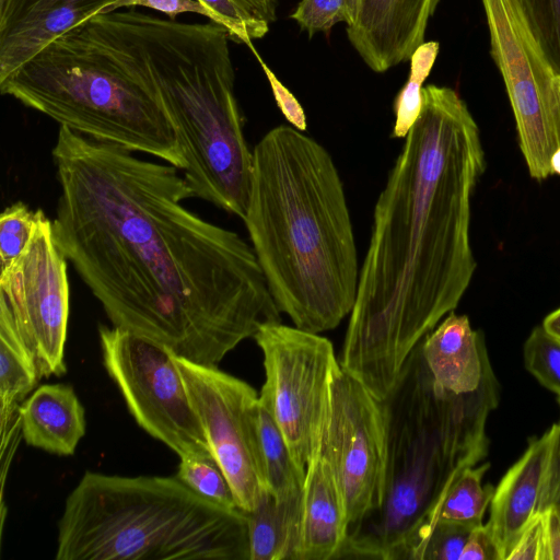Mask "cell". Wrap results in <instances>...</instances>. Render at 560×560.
<instances>
[{"label": "cell", "mask_w": 560, "mask_h": 560, "mask_svg": "<svg viewBox=\"0 0 560 560\" xmlns=\"http://www.w3.org/2000/svg\"><path fill=\"white\" fill-rule=\"evenodd\" d=\"M56 244L113 326L218 366L281 322L252 245L182 202L179 168L60 126Z\"/></svg>", "instance_id": "cell-1"}, {"label": "cell", "mask_w": 560, "mask_h": 560, "mask_svg": "<svg viewBox=\"0 0 560 560\" xmlns=\"http://www.w3.org/2000/svg\"><path fill=\"white\" fill-rule=\"evenodd\" d=\"M404 139L375 202L338 359L381 400L470 284V202L486 167L478 125L451 88L422 89L420 114Z\"/></svg>", "instance_id": "cell-2"}, {"label": "cell", "mask_w": 560, "mask_h": 560, "mask_svg": "<svg viewBox=\"0 0 560 560\" xmlns=\"http://www.w3.org/2000/svg\"><path fill=\"white\" fill-rule=\"evenodd\" d=\"M270 294L293 326L320 334L355 302L360 269L339 171L324 145L291 125L253 149L243 218Z\"/></svg>", "instance_id": "cell-3"}, {"label": "cell", "mask_w": 560, "mask_h": 560, "mask_svg": "<svg viewBox=\"0 0 560 560\" xmlns=\"http://www.w3.org/2000/svg\"><path fill=\"white\" fill-rule=\"evenodd\" d=\"M499 399L489 361L475 392L458 395L436 385L420 341L383 399L388 439L383 505L349 529L339 559L417 560L452 485L488 454L486 422Z\"/></svg>", "instance_id": "cell-4"}, {"label": "cell", "mask_w": 560, "mask_h": 560, "mask_svg": "<svg viewBox=\"0 0 560 560\" xmlns=\"http://www.w3.org/2000/svg\"><path fill=\"white\" fill-rule=\"evenodd\" d=\"M0 92L78 133L185 168L175 127L117 10L49 42L0 80Z\"/></svg>", "instance_id": "cell-5"}, {"label": "cell", "mask_w": 560, "mask_h": 560, "mask_svg": "<svg viewBox=\"0 0 560 560\" xmlns=\"http://www.w3.org/2000/svg\"><path fill=\"white\" fill-rule=\"evenodd\" d=\"M175 127L192 197L244 218L253 150L244 133L229 32L212 21L183 23L118 11Z\"/></svg>", "instance_id": "cell-6"}, {"label": "cell", "mask_w": 560, "mask_h": 560, "mask_svg": "<svg viewBox=\"0 0 560 560\" xmlns=\"http://www.w3.org/2000/svg\"><path fill=\"white\" fill-rule=\"evenodd\" d=\"M57 560H249L247 522L176 476L86 471L58 521Z\"/></svg>", "instance_id": "cell-7"}, {"label": "cell", "mask_w": 560, "mask_h": 560, "mask_svg": "<svg viewBox=\"0 0 560 560\" xmlns=\"http://www.w3.org/2000/svg\"><path fill=\"white\" fill-rule=\"evenodd\" d=\"M253 338L262 352L265 371L258 400L305 476L323 439L330 383L340 365L334 346L319 334L281 322L262 325Z\"/></svg>", "instance_id": "cell-8"}, {"label": "cell", "mask_w": 560, "mask_h": 560, "mask_svg": "<svg viewBox=\"0 0 560 560\" xmlns=\"http://www.w3.org/2000/svg\"><path fill=\"white\" fill-rule=\"evenodd\" d=\"M490 54L501 73L530 176L552 175L560 148V74L542 49L520 0H481Z\"/></svg>", "instance_id": "cell-9"}, {"label": "cell", "mask_w": 560, "mask_h": 560, "mask_svg": "<svg viewBox=\"0 0 560 560\" xmlns=\"http://www.w3.org/2000/svg\"><path fill=\"white\" fill-rule=\"evenodd\" d=\"M98 336L105 369L136 422L179 457L213 458L174 353L116 326L101 325Z\"/></svg>", "instance_id": "cell-10"}, {"label": "cell", "mask_w": 560, "mask_h": 560, "mask_svg": "<svg viewBox=\"0 0 560 560\" xmlns=\"http://www.w3.org/2000/svg\"><path fill=\"white\" fill-rule=\"evenodd\" d=\"M322 452L339 487L349 532L383 505L388 439L383 400L340 365L330 383Z\"/></svg>", "instance_id": "cell-11"}, {"label": "cell", "mask_w": 560, "mask_h": 560, "mask_svg": "<svg viewBox=\"0 0 560 560\" xmlns=\"http://www.w3.org/2000/svg\"><path fill=\"white\" fill-rule=\"evenodd\" d=\"M69 299L67 258L44 217L26 249L0 272V306L33 352L40 377L66 373Z\"/></svg>", "instance_id": "cell-12"}, {"label": "cell", "mask_w": 560, "mask_h": 560, "mask_svg": "<svg viewBox=\"0 0 560 560\" xmlns=\"http://www.w3.org/2000/svg\"><path fill=\"white\" fill-rule=\"evenodd\" d=\"M212 457L226 477L237 508L254 510L267 492L259 465L254 412L257 392L218 369L174 354Z\"/></svg>", "instance_id": "cell-13"}, {"label": "cell", "mask_w": 560, "mask_h": 560, "mask_svg": "<svg viewBox=\"0 0 560 560\" xmlns=\"http://www.w3.org/2000/svg\"><path fill=\"white\" fill-rule=\"evenodd\" d=\"M558 423L542 435L530 438L523 455L505 472L494 489L488 527L501 560H506L520 536L542 512Z\"/></svg>", "instance_id": "cell-14"}, {"label": "cell", "mask_w": 560, "mask_h": 560, "mask_svg": "<svg viewBox=\"0 0 560 560\" xmlns=\"http://www.w3.org/2000/svg\"><path fill=\"white\" fill-rule=\"evenodd\" d=\"M119 0H0V80Z\"/></svg>", "instance_id": "cell-15"}, {"label": "cell", "mask_w": 560, "mask_h": 560, "mask_svg": "<svg viewBox=\"0 0 560 560\" xmlns=\"http://www.w3.org/2000/svg\"><path fill=\"white\" fill-rule=\"evenodd\" d=\"M440 0H363L347 36L363 62L383 73L410 59L424 43Z\"/></svg>", "instance_id": "cell-16"}, {"label": "cell", "mask_w": 560, "mask_h": 560, "mask_svg": "<svg viewBox=\"0 0 560 560\" xmlns=\"http://www.w3.org/2000/svg\"><path fill=\"white\" fill-rule=\"evenodd\" d=\"M347 538L342 497L320 442L306 468L294 560L339 559Z\"/></svg>", "instance_id": "cell-17"}, {"label": "cell", "mask_w": 560, "mask_h": 560, "mask_svg": "<svg viewBox=\"0 0 560 560\" xmlns=\"http://www.w3.org/2000/svg\"><path fill=\"white\" fill-rule=\"evenodd\" d=\"M421 351L440 387L459 395L480 386L489 359L482 332L471 328L466 315L447 314L421 340Z\"/></svg>", "instance_id": "cell-18"}, {"label": "cell", "mask_w": 560, "mask_h": 560, "mask_svg": "<svg viewBox=\"0 0 560 560\" xmlns=\"http://www.w3.org/2000/svg\"><path fill=\"white\" fill-rule=\"evenodd\" d=\"M24 441L48 453L72 455L85 433V411L69 385L37 387L19 407Z\"/></svg>", "instance_id": "cell-19"}, {"label": "cell", "mask_w": 560, "mask_h": 560, "mask_svg": "<svg viewBox=\"0 0 560 560\" xmlns=\"http://www.w3.org/2000/svg\"><path fill=\"white\" fill-rule=\"evenodd\" d=\"M40 378L33 352L20 335L10 313L0 306V422L1 440L19 423V402Z\"/></svg>", "instance_id": "cell-20"}, {"label": "cell", "mask_w": 560, "mask_h": 560, "mask_svg": "<svg viewBox=\"0 0 560 560\" xmlns=\"http://www.w3.org/2000/svg\"><path fill=\"white\" fill-rule=\"evenodd\" d=\"M301 502H277L266 493L258 505L244 512L249 560H294L300 535Z\"/></svg>", "instance_id": "cell-21"}, {"label": "cell", "mask_w": 560, "mask_h": 560, "mask_svg": "<svg viewBox=\"0 0 560 560\" xmlns=\"http://www.w3.org/2000/svg\"><path fill=\"white\" fill-rule=\"evenodd\" d=\"M259 465L264 486L277 502L302 499L304 479L282 432L259 400L254 412Z\"/></svg>", "instance_id": "cell-22"}, {"label": "cell", "mask_w": 560, "mask_h": 560, "mask_svg": "<svg viewBox=\"0 0 560 560\" xmlns=\"http://www.w3.org/2000/svg\"><path fill=\"white\" fill-rule=\"evenodd\" d=\"M490 464L466 468L447 491L436 516V522L479 526L494 494V487L482 485Z\"/></svg>", "instance_id": "cell-23"}, {"label": "cell", "mask_w": 560, "mask_h": 560, "mask_svg": "<svg viewBox=\"0 0 560 560\" xmlns=\"http://www.w3.org/2000/svg\"><path fill=\"white\" fill-rule=\"evenodd\" d=\"M439 48L438 42H424L410 57L408 81L394 102L395 122L392 138H405L417 120L422 106V84L433 68Z\"/></svg>", "instance_id": "cell-24"}, {"label": "cell", "mask_w": 560, "mask_h": 560, "mask_svg": "<svg viewBox=\"0 0 560 560\" xmlns=\"http://www.w3.org/2000/svg\"><path fill=\"white\" fill-rule=\"evenodd\" d=\"M44 217L46 214L42 209L32 210L21 201L2 211L0 217L1 271L8 269L26 249Z\"/></svg>", "instance_id": "cell-25"}, {"label": "cell", "mask_w": 560, "mask_h": 560, "mask_svg": "<svg viewBox=\"0 0 560 560\" xmlns=\"http://www.w3.org/2000/svg\"><path fill=\"white\" fill-rule=\"evenodd\" d=\"M176 477L201 497L229 509H238L232 488L211 457L184 456Z\"/></svg>", "instance_id": "cell-26"}, {"label": "cell", "mask_w": 560, "mask_h": 560, "mask_svg": "<svg viewBox=\"0 0 560 560\" xmlns=\"http://www.w3.org/2000/svg\"><path fill=\"white\" fill-rule=\"evenodd\" d=\"M525 369L547 389L560 397V341L544 327H535L523 348Z\"/></svg>", "instance_id": "cell-27"}, {"label": "cell", "mask_w": 560, "mask_h": 560, "mask_svg": "<svg viewBox=\"0 0 560 560\" xmlns=\"http://www.w3.org/2000/svg\"><path fill=\"white\" fill-rule=\"evenodd\" d=\"M528 22L560 74V0H520Z\"/></svg>", "instance_id": "cell-28"}, {"label": "cell", "mask_w": 560, "mask_h": 560, "mask_svg": "<svg viewBox=\"0 0 560 560\" xmlns=\"http://www.w3.org/2000/svg\"><path fill=\"white\" fill-rule=\"evenodd\" d=\"M302 31L312 37L316 33H329L337 23L351 24L346 0H301L291 14Z\"/></svg>", "instance_id": "cell-29"}, {"label": "cell", "mask_w": 560, "mask_h": 560, "mask_svg": "<svg viewBox=\"0 0 560 560\" xmlns=\"http://www.w3.org/2000/svg\"><path fill=\"white\" fill-rule=\"evenodd\" d=\"M210 9L229 32L230 39L249 46L262 38L269 31V24L257 21L240 9L232 0H198Z\"/></svg>", "instance_id": "cell-30"}, {"label": "cell", "mask_w": 560, "mask_h": 560, "mask_svg": "<svg viewBox=\"0 0 560 560\" xmlns=\"http://www.w3.org/2000/svg\"><path fill=\"white\" fill-rule=\"evenodd\" d=\"M475 527L439 521L420 548L417 560H459Z\"/></svg>", "instance_id": "cell-31"}, {"label": "cell", "mask_w": 560, "mask_h": 560, "mask_svg": "<svg viewBox=\"0 0 560 560\" xmlns=\"http://www.w3.org/2000/svg\"><path fill=\"white\" fill-rule=\"evenodd\" d=\"M133 7H143L156 10L167 15L170 20H176V18L182 13H196L220 24L218 16L198 0H119L117 3L112 5L107 12L116 11L121 8Z\"/></svg>", "instance_id": "cell-32"}, {"label": "cell", "mask_w": 560, "mask_h": 560, "mask_svg": "<svg viewBox=\"0 0 560 560\" xmlns=\"http://www.w3.org/2000/svg\"><path fill=\"white\" fill-rule=\"evenodd\" d=\"M268 79L278 108L291 126L301 131L306 130V116L296 97L278 80L270 68L258 57Z\"/></svg>", "instance_id": "cell-33"}, {"label": "cell", "mask_w": 560, "mask_h": 560, "mask_svg": "<svg viewBox=\"0 0 560 560\" xmlns=\"http://www.w3.org/2000/svg\"><path fill=\"white\" fill-rule=\"evenodd\" d=\"M506 560H546L542 513L524 529Z\"/></svg>", "instance_id": "cell-34"}, {"label": "cell", "mask_w": 560, "mask_h": 560, "mask_svg": "<svg viewBox=\"0 0 560 560\" xmlns=\"http://www.w3.org/2000/svg\"><path fill=\"white\" fill-rule=\"evenodd\" d=\"M459 560H501L494 540L486 526H476L460 553Z\"/></svg>", "instance_id": "cell-35"}, {"label": "cell", "mask_w": 560, "mask_h": 560, "mask_svg": "<svg viewBox=\"0 0 560 560\" xmlns=\"http://www.w3.org/2000/svg\"><path fill=\"white\" fill-rule=\"evenodd\" d=\"M541 513L545 530V559L560 560V511L551 505Z\"/></svg>", "instance_id": "cell-36"}, {"label": "cell", "mask_w": 560, "mask_h": 560, "mask_svg": "<svg viewBox=\"0 0 560 560\" xmlns=\"http://www.w3.org/2000/svg\"><path fill=\"white\" fill-rule=\"evenodd\" d=\"M557 400L560 408V397ZM557 423L559 425V435L551 463L542 511L551 505L560 511V419Z\"/></svg>", "instance_id": "cell-37"}, {"label": "cell", "mask_w": 560, "mask_h": 560, "mask_svg": "<svg viewBox=\"0 0 560 560\" xmlns=\"http://www.w3.org/2000/svg\"><path fill=\"white\" fill-rule=\"evenodd\" d=\"M240 9L257 21L272 23L277 19L279 0H232Z\"/></svg>", "instance_id": "cell-38"}, {"label": "cell", "mask_w": 560, "mask_h": 560, "mask_svg": "<svg viewBox=\"0 0 560 560\" xmlns=\"http://www.w3.org/2000/svg\"><path fill=\"white\" fill-rule=\"evenodd\" d=\"M542 327L560 341V307L546 316Z\"/></svg>", "instance_id": "cell-39"}, {"label": "cell", "mask_w": 560, "mask_h": 560, "mask_svg": "<svg viewBox=\"0 0 560 560\" xmlns=\"http://www.w3.org/2000/svg\"><path fill=\"white\" fill-rule=\"evenodd\" d=\"M351 16V24L355 20L363 0H346ZM350 24V25H351ZM349 26V25H348Z\"/></svg>", "instance_id": "cell-40"}, {"label": "cell", "mask_w": 560, "mask_h": 560, "mask_svg": "<svg viewBox=\"0 0 560 560\" xmlns=\"http://www.w3.org/2000/svg\"><path fill=\"white\" fill-rule=\"evenodd\" d=\"M551 170L553 174L560 175V148L552 155Z\"/></svg>", "instance_id": "cell-41"}]
</instances>
